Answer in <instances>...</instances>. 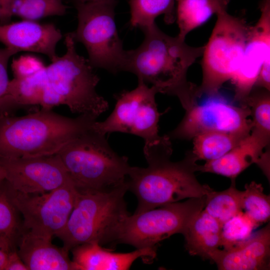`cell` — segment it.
I'll list each match as a JSON object with an SVG mask.
<instances>
[{
  "label": "cell",
  "instance_id": "cell-21",
  "mask_svg": "<svg viewBox=\"0 0 270 270\" xmlns=\"http://www.w3.org/2000/svg\"><path fill=\"white\" fill-rule=\"evenodd\" d=\"M176 20L180 39L206 22L214 14L227 10L230 0H175Z\"/></svg>",
  "mask_w": 270,
  "mask_h": 270
},
{
  "label": "cell",
  "instance_id": "cell-4",
  "mask_svg": "<svg viewBox=\"0 0 270 270\" xmlns=\"http://www.w3.org/2000/svg\"><path fill=\"white\" fill-rule=\"evenodd\" d=\"M97 118L88 114L72 118L42 108L21 116L0 114V158L56 154L70 141L91 129Z\"/></svg>",
  "mask_w": 270,
  "mask_h": 270
},
{
  "label": "cell",
  "instance_id": "cell-24",
  "mask_svg": "<svg viewBox=\"0 0 270 270\" xmlns=\"http://www.w3.org/2000/svg\"><path fill=\"white\" fill-rule=\"evenodd\" d=\"M242 191L236 186V178L231 179L230 186L222 191L214 190L206 196L204 210L222 224L242 211Z\"/></svg>",
  "mask_w": 270,
  "mask_h": 270
},
{
  "label": "cell",
  "instance_id": "cell-13",
  "mask_svg": "<svg viewBox=\"0 0 270 270\" xmlns=\"http://www.w3.org/2000/svg\"><path fill=\"white\" fill-rule=\"evenodd\" d=\"M6 180L14 190L24 194L51 191L70 180L57 154L28 158H0Z\"/></svg>",
  "mask_w": 270,
  "mask_h": 270
},
{
  "label": "cell",
  "instance_id": "cell-6",
  "mask_svg": "<svg viewBox=\"0 0 270 270\" xmlns=\"http://www.w3.org/2000/svg\"><path fill=\"white\" fill-rule=\"evenodd\" d=\"M128 183L104 192H78L67 223L56 236L70 252L84 243L116 244L119 230L129 215L124 196Z\"/></svg>",
  "mask_w": 270,
  "mask_h": 270
},
{
  "label": "cell",
  "instance_id": "cell-31",
  "mask_svg": "<svg viewBox=\"0 0 270 270\" xmlns=\"http://www.w3.org/2000/svg\"><path fill=\"white\" fill-rule=\"evenodd\" d=\"M16 54L10 48H0V111L10 82L8 75V62L10 58Z\"/></svg>",
  "mask_w": 270,
  "mask_h": 270
},
{
  "label": "cell",
  "instance_id": "cell-18",
  "mask_svg": "<svg viewBox=\"0 0 270 270\" xmlns=\"http://www.w3.org/2000/svg\"><path fill=\"white\" fill-rule=\"evenodd\" d=\"M70 250L75 270H126L138 258L151 262L156 254V246L118 253L104 248L97 242L81 244Z\"/></svg>",
  "mask_w": 270,
  "mask_h": 270
},
{
  "label": "cell",
  "instance_id": "cell-33",
  "mask_svg": "<svg viewBox=\"0 0 270 270\" xmlns=\"http://www.w3.org/2000/svg\"><path fill=\"white\" fill-rule=\"evenodd\" d=\"M16 0H0V24L8 23L13 16L12 7Z\"/></svg>",
  "mask_w": 270,
  "mask_h": 270
},
{
  "label": "cell",
  "instance_id": "cell-2",
  "mask_svg": "<svg viewBox=\"0 0 270 270\" xmlns=\"http://www.w3.org/2000/svg\"><path fill=\"white\" fill-rule=\"evenodd\" d=\"M144 36L136 48L127 50L126 71L154 87L158 93L176 96L186 110L198 103V86L189 82L190 67L202 56L204 46H192L168 36L154 24L141 30Z\"/></svg>",
  "mask_w": 270,
  "mask_h": 270
},
{
  "label": "cell",
  "instance_id": "cell-27",
  "mask_svg": "<svg viewBox=\"0 0 270 270\" xmlns=\"http://www.w3.org/2000/svg\"><path fill=\"white\" fill-rule=\"evenodd\" d=\"M249 108L253 126L251 131L270 139V94L266 89L254 87L244 102Z\"/></svg>",
  "mask_w": 270,
  "mask_h": 270
},
{
  "label": "cell",
  "instance_id": "cell-7",
  "mask_svg": "<svg viewBox=\"0 0 270 270\" xmlns=\"http://www.w3.org/2000/svg\"><path fill=\"white\" fill-rule=\"evenodd\" d=\"M216 16L202 56V78L198 87V98L218 94L223 84L232 80L240 64L250 28L244 18L227 10Z\"/></svg>",
  "mask_w": 270,
  "mask_h": 270
},
{
  "label": "cell",
  "instance_id": "cell-5",
  "mask_svg": "<svg viewBox=\"0 0 270 270\" xmlns=\"http://www.w3.org/2000/svg\"><path fill=\"white\" fill-rule=\"evenodd\" d=\"M78 192H104L128 183L131 166L93 128L64 145L56 154Z\"/></svg>",
  "mask_w": 270,
  "mask_h": 270
},
{
  "label": "cell",
  "instance_id": "cell-19",
  "mask_svg": "<svg viewBox=\"0 0 270 270\" xmlns=\"http://www.w3.org/2000/svg\"><path fill=\"white\" fill-rule=\"evenodd\" d=\"M52 240L22 232L16 250L28 270H75L69 252L54 244Z\"/></svg>",
  "mask_w": 270,
  "mask_h": 270
},
{
  "label": "cell",
  "instance_id": "cell-14",
  "mask_svg": "<svg viewBox=\"0 0 270 270\" xmlns=\"http://www.w3.org/2000/svg\"><path fill=\"white\" fill-rule=\"evenodd\" d=\"M259 8L260 16L250 27L240 64L231 80L234 100L242 106L255 86L264 62L270 59V0H262Z\"/></svg>",
  "mask_w": 270,
  "mask_h": 270
},
{
  "label": "cell",
  "instance_id": "cell-15",
  "mask_svg": "<svg viewBox=\"0 0 270 270\" xmlns=\"http://www.w3.org/2000/svg\"><path fill=\"white\" fill-rule=\"evenodd\" d=\"M270 140L251 131L223 156L199 165L198 172L216 174L232 179L255 164L270 180Z\"/></svg>",
  "mask_w": 270,
  "mask_h": 270
},
{
  "label": "cell",
  "instance_id": "cell-20",
  "mask_svg": "<svg viewBox=\"0 0 270 270\" xmlns=\"http://www.w3.org/2000/svg\"><path fill=\"white\" fill-rule=\"evenodd\" d=\"M222 224L202 210L189 222L182 234L190 254L210 260L222 246Z\"/></svg>",
  "mask_w": 270,
  "mask_h": 270
},
{
  "label": "cell",
  "instance_id": "cell-10",
  "mask_svg": "<svg viewBox=\"0 0 270 270\" xmlns=\"http://www.w3.org/2000/svg\"><path fill=\"white\" fill-rule=\"evenodd\" d=\"M156 89L140 80L134 90H124L115 94L116 104L112 113L104 121H96L93 129L106 135L112 132L126 133L138 136L146 143H151L160 136L158 123L160 113L156 101Z\"/></svg>",
  "mask_w": 270,
  "mask_h": 270
},
{
  "label": "cell",
  "instance_id": "cell-8",
  "mask_svg": "<svg viewBox=\"0 0 270 270\" xmlns=\"http://www.w3.org/2000/svg\"><path fill=\"white\" fill-rule=\"evenodd\" d=\"M116 2H74L78 24L72 32L75 42L85 46L90 66L114 74L126 71L127 60L116 24Z\"/></svg>",
  "mask_w": 270,
  "mask_h": 270
},
{
  "label": "cell",
  "instance_id": "cell-17",
  "mask_svg": "<svg viewBox=\"0 0 270 270\" xmlns=\"http://www.w3.org/2000/svg\"><path fill=\"white\" fill-rule=\"evenodd\" d=\"M210 260L220 270H270V224L242 243L227 250H218Z\"/></svg>",
  "mask_w": 270,
  "mask_h": 270
},
{
  "label": "cell",
  "instance_id": "cell-35",
  "mask_svg": "<svg viewBox=\"0 0 270 270\" xmlns=\"http://www.w3.org/2000/svg\"><path fill=\"white\" fill-rule=\"evenodd\" d=\"M6 180V174L4 170L0 166V184Z\"/></svg>",
  "mask_w": 270,
  "mask_h": 270
},
{
  "label": "cell",
  "instance_id": "cell-3",
  "mask_svg": "<svg viewBox=\"0 0 270 270\" xmlns=\"http://www.w3.org/2000/svg\"><path fill=\"white\" fill-rule=\"evenodd\" d=\"M143 150L148 166H131L128 180V190L138 201L134 213L206 196L213 190L197 180L195 172H198L199 164L192 150L188 151L182 160L172 161V148L167 134L144 144Z\"/></svg>",
  "mask_w": 270,
  "mask_h": 270
},
{
  "label": "cell",
  "instance_id": "cell-9",
  "mask_svg": "<svg viewBox=\"0 0 270 270\" xmlns=\"http://www.w3.org/2000/svg\"><path fill=\"white\" fill-rule=\"evenodd\" d=\"M206 198H190L128 215L121 224L117 244L151 248L174 234H182L190 220L204 210Z\"/></svg>",
  "mask_w": 270,
  "mask_h": 270
},
{
  "label": "cell",
  "instance_id": "cell-12",
  "mask_svg": "<svg viewBox=\"0 0 270 270\" xmlns=\"http://www.w3.org/2000/svg\"><path fill=\"white\" fill-rule=\"evenodd\" d=\"M218 94L186 110L181 122L167 134L170 139L190 140L210 132L249 134L253 126L249 108L230 104Z\"/></svg>",
  "mask_w": 270,
  "mask_h": 270
},
{
  "label": "cell",
  "instance_id": "cell-22",
  "mask_svg": "<svg viewBox=\"0 0 270 270\" xmlns=\"http://www.w3.org/2000/svg\"><path fill=\"white\" fill-rule=\"evenodd\" d=\"M248 135L220 132H204L192 138V152L198 160H213L228 152Z\"/></svg>",
  "mask_w": 270,
  "mask_h": 270
},
{
  "label": "cell",
  "instance_id": "cell-23",
  "mask_svg": "<svg viewBox=\"0 0 270 270\" xmlns=\"http://www.w3.org/2000/svg\"><path fill=\"white\" fill-rule=\"evenodd\" d=\"M175 0H130V26L140 30L154 24L156 18L164 16L167 24L176 21Z\"/></svg>",
  "mask_w": 270,
  "mask_h": 270
},
{
  "label": "cell",
  "instance_id": "cell-28",
  "mask_svg": "<svg viewBox=\"0 0 270 270\" xmlns=\"http://www.w3.org/2000/svg\"><path fill=\"white\" fill-rule=\"evenodd\" d=\"M68 6L62 0H16L13 15L34 21L48 16L66 14Z\"/></svg>",
  "mask_w": 270,
  "mask_h": 270
},
{
  "label": "cell",
  "instance_id": "cell-29",
  "mask_svg": "<svg viewBox=\"0 0 270 270\" xmlns=\"http://www.w3.org/2000/svg\"><path fill=\"white\" fill-rule=\"evenodd\" d=\"M258 227L242 211L222 225V246L227 250L248 240Z\"/></svg>",
  "mask_w": 270,
  "mask_h": 270
},
{
  "label": "cell",
  "instance_id": "cell-25",
  "mask_svg": "<svg viewBox=\"0 0 270 270\" xmlns=\"http://www.w3.org/2000/svg\"><path fill=\"white\" fill-rule=\"evenodd\" d=\"M20 214L10 198L8 186L5 180L0 184V236L14 247L22 232Z\"/></svg>",
  "mask_w": 270,
  "mask_h": 270
},
{
  "label": "cell",
  "instance_id": "cell-32",
  "mask_svg": "<svg viewBox=\"0 0 270 270\" xmlns=\"http://www.w3.org/2000/svg\"><path fill=\"white\" fill-rule=\"evenodd\" d=\"M4 270H28L19 256L16 248L12 250L9 253Z\"/></svg>",
  "mask_w": 270,
  "mask_h": 270
},
{
  "label": "cell",
  "instance_id": "cell-30",
  "mask_svg": "<svg viewBox=\"0 0 270 270\" xmlns=\"http://www.w3.org/2000/svg\"><path fill=\"white\" fill-rule=\"evenodd\" d=\"M44 66L38 58L30 56H20L12 60V68L14 78H24L38 72Z\"/></svg>",
  "mask_w": 270,
  "mask_h": 270
},
{
  "label": "cell",
  "instance_id": "cell-16",
  "mask_svg": "<svg viewBox=\"0 0 270 270\" xmlns=\"http://www.w3.org/2000/svg\"><path fill=\"white\" fill-rule=\"evenodd\" d=\"M62 35L52 24L24 20L0 24V42L17 53L30 52L46 55L51 62L58 56L56 46Z\"/></svg>",
  "mask_w": 270,
  "mask_h": 270
},
{
  "label": "cell",
  "instance_id": "cell-26",
  "mask_svg": "<svg viewBox=\"0 0 270 270\" xmlns=\"http://www.w3.org/2000/svg\"><path fill=\"white\" fill-rule=\"evenodd\" d=\"M242 211L258 226L270 218V196L264 192L260 184L252 182L242 191Z\"/></svg>",
  "mask_w": 270,
  "mask_h": 270
},
{
  "label": "cell",
  "instance_id": "cell-1",
  "mask_svg": "<svg viewBox=\"0 0 270 270\" xmlns=\"http://www.w3.org/2000/svg\"><path fill=\"white\" fill-rule=\"evenodd\" d=\"M66 52L48 66L24 78L10 80L6 98L14 108L40 105L42 108L66 106L74 113L98 117L108 108L98 94L100 78L88 59L76 50L72 32L65 34Z\"/></svg>",
  "mask_w": 270,
  "mask_h": 270
},
{
  "label": "cell",
  "instance_id": "cell-36",
  "mask_svg": "<svg viewBox=\"0 0 270 270\" xmlns=\"http://www.w3.org/2000/svg\"><path fill=\"white\" fill-rule=\"evenodd\" d=\"M110 0H74V2H104Z\"/></svg>",
  "mask_w": 270,
  "mask_h": 270
},
{
  "label": "cell",
  "instance_id": "cell-11",
  "mask_svg": "<svg viewBox=\"0 0 270 270\" xmlns=\"http://www.w3.org/2000/svg\"><path fill=\"white\" fill-rule=\"evenodd\" d=\"M8 186L12 200L22 218L23 232L50 238L62 232L78 192L71 180L54 190L40 194H24Z\"/></svg>",
  "mask_w": 270,
  "mask_h": 270
},
{
  "label": "cell",
  "instance_id": "cell-34",
  "mask_svg": "<svg viewBox=\"0 0 270 270\" xmlns=\"http://www.w3.org/2000/svg\"><path fill=\"white\" fill-rule=\"evenodd\" d=\"M14 248L9 241L0 236V270H4L9 253Z\"/></svg>",
  "mask_w": 270,
  "mask_h": 270
}]
</instances>
